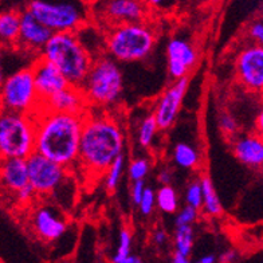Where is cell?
Wrapping results in <instances>:
<instances>
[{
    "mask_svg": "<svg viewBox=\"0 0 263 263\" xmlns=\"http://www.w3.org/2000/svg\"><path fill=\"white\" fill-rule=\"evenodd\" d=\"M41 57L55 66L73 86L82 85L93 58L77 31L52 32L41 51Z\"/></svg>",
    "mask_w": 263,
    "mask_h": 263,
    "instance_id": "obj_3",
    "label": "cell"
},
{
    "mask_svg": "<svg viewBox=\"0 0 263 263\" xmlns=\"http://www.w3.org/2000/svg\"><path fill=\"white\" fill-rule=\"evenodd\" d=\"M157 132H159V126H157V122L155 120L153 113L142 118V121L140 122L139 130H137L139 145L145 149L151 148L153 145V141H155Z\"/></svg>",
    "mask_w": 263,
    "mask_h": 263,
    "instance_id": "obj_24",
    "label": "cell"
},
{
    "mask_svg": "<svg viewBox=\"0 0 263 263\" xmlns=\"http://www.w3.org/2000/svg\"><path fill=\"white\" fill-rule=\"evenodd\" d=\"M197 218H199V210L187 204L177 212L175 226H192L196 222Z\"/></svg>",
    "mask_w": 263,
    "mask_h": 263,
    "instance_id": "obj_31",
    "label": "cell"
},
{
    "mask_svg": "<svg viewBox=\"0 0 263 263\" xmlns=\"http://www.w3.org/2000/svg\"><path fill=\"white\" fill-rule=\"evenodd\" d=\"M172 262L173 263H188L190 262V258L185 255H183V254L177 253V251H175L172 255Z\"/></svg>",
    "mask_w": 263,
    "mask_h": 263,
    "instance_id": "obj_39",
    "label": "cell"
},
{
    "mask_svg": "<svg viewBox=\"0 0 263 263\" xmlns=\"http://www.w3.org/2000/svg\"><path fill=\"white\" fill-rule=\"evenodd\" d=\"M236 258H238V254H236V251H234V250H227L226 253H223L222 255H220L219 260L223 263H231V262H234Z\"/></svg>",
    "mask_w": 263,
    "mask_h": 263,
    "instance_id": "obj_38",
    "label": "cell"
},
{
    "mask_svg": "<svg viewBox=\"0 0 263 263\" xmlns=\"http://www.w3.org/2000/svg\"><path fill=\"white\" fill-rule=\"evenodd\" d=\"M97 15L101 21L111 26L145 21L148 6L144 0H104L98 2Z\"/></svg>",
    "mask_w": 263,
    "mask_h": 263,
    "instance_id": "obj_10",
    "label": "cell"
},
{
    "mask_svg": "<svg viewBox=\"0 0 263 263\" xmlns=\"http://www.w3.org/2000/svg\"><path fill=\"white\" fill-rule=\"evenodd\" d=\"M121 125L106 115H85L77 163L89 176H104L113 160L124 153Z\"/></svg>",
    "mask_w": 263,
    "mask_h": 263,
    "instance_id": "obj_2",
    "label": "cell"
},
{
    "mask_svg": "<svg viewBox=\"0 0 263 263\" xmlns=\"http://www.w3.org/2000/svg\"><path fill=\"white\" fill-rule=\"evenodd\" d=\"M175 251L190 258L194 247V229L192 226H176L175 230Z\"/></svg>",
    "mask_w": 263,
    "mask_h": 263,
    "instance_id": "obj_25",
    "label": "cell"
},
{
    "mask_svg": "<svg viewBox=\"0 0 263 263\" xmlns=\"http://www.w3.org/2000/svg\"><path fill=\"white\" fill-rule=\"evenodd\" d=\"M80 87L87 104L101 107L117 105L124 91V77L117 61L107 55L93 59Z\"/></svg>",
    "mask_w": 263,
    "mask_h": 263,
    "instance_id": "obj_5",
    "label": "cell"
},
{
    "mask_svg": "<svg viewBox=\"0 0 263 263\" xmlns=\"http://www.w3.org/2000/svg\"><path fill=\"white\" fill-rule=\"evenodd\" d=\"M168 73L173 81L187 77L197 62V51L187 39L172 38L166 46Z\"/></svg>",
    "mask_w": 263,
    "mask_h": 263,
    "instance_id": "obj_14",
    "label": "cell"
},
{
    "mask_svg": "<svg viewBox=\"0 0 263 263\" xmlns=\"http://www.w3.org/2000/svg\"><path fill=\"white\" fill-rule=\"evenodd\" d=\"M31 229L42 242L51 243L63 236L67 230V223L57 208L42 204L32 211Z\"/></svg>",
    "mask_w": 263,
    "mask_h": 263,
    "instance_id": "obj_13",
    "label": "cell"
},
{
    "mask_svg": "<svg viewBox=\"0 0 263 263\" xmlns=\"http://www.w3.org/2000/svg\"><path fill=\"white\" fill-rule=\"evenodd\" d=\"M0 100L6 110L32 115L39 107L32 70L22 69L4 78L0 86Z\"/></svg>",
    "mask_w": 263,
    "mask_h": 263,
    "instance_id": "obj_7",
    "label": "cell"
},
{
    "mask_svg": "<svg viewBox=\"0 0 263 263\" xmlns=\"http://www.w3.org/2000/svg\"><path fill=\"white\" fill-rule=\"evenodd\" d=\"M249 36L254 41V43L260 45L263 41V25L262 22H254L249 28Z\"/></svg>",
    "mask_w": 263,
    "mask_h": 263,
    "instance_id": "obj_33",
    "label": "cell"
},
{
    "mask_svg": "<svg viewBox=\"0 0 263 263\" xmlns=\"http://www.w3.org/2000/svg\"><path fill=\"white\" fill-rule=\"evenodd\" d=\"M263 113L260 111L259 116H258V118H256V124H258V126H260V129H262V124H263Z\"/></svg>",
    "mask_w": 263,
    "mask_h": 263,
    "instance_id": "obj_43",
    "label": "cell"
},
{
    "mask_svg": "<svg viewBox=\"0 0 263 263\" xmlns=\"http://www.w3.org/2000/svg\"><path fill=\"white\" fill-rule=\"evenodd\" d=\"M0 176H2L4 187H7L10 191H14L17 194L19 191L30 185L27 160L21 159V157L4 159Z\"/></svg>",
    "mask_w": 263,
    "mask_h": 263,
    "instance_id": "obj_19",
    "label": "cell"
},
{
    "mask_svg": "<svg viewBox=\"0 0 263 263\" xmlns=\"http://www.w3.org/2000/svg\"><path fill=\"white\" fill-rule=\"evenodd\" d=\"M201 191H203V205L201 210L208 216H220L223 212V205L220 203L218 194L214 188L211 179L208 176H203L200 179Z\"/></svg>",
    "mask_w": 263,
    "mask_h": 263,
    "instance_id": "obj_21",
    "label": "cell"
},
{
    "mask_svg": "<svg viewBox=\"0 0 263 263\" xmlns=\"http://www.w3.org/2000/svg\"><path fill=\"white\" fill-rule=\"evenodd\" d=\"M141 258L140 256H136V255H128L126 258H124L122 263H141Z\"/></svg>",
    "mask_w": 263,
    "mask_h": 263,
    "instance_id": "obj_41",
    "label": "cell"
},
{
    "mask_svg": "<svg viewBox=\"0 0 263 263\" xmlns=\"http://www.w3.org/2000/svg\"><path fill=\"white\" fill-rule=\"evenodd\" d=\"M185 203L188 205H192L196 210L200 211L203 205V191H201L200 180L191 181L185 190Z\"/></svg>",
    "mask_w": 263,
    "mask_h": 263,
    "instance_id": "obj_29",
    "label": "cell"
},
{
    "mask_svg": "<svg viewBox=\"0 0 263 263\" xmlns=\"http://www.w3.org/2000/svg\"><path fill=\"white\" fill-rule=\"evenodd\" d=\"M156 207L164 214H176L179 210V196L171 184L161 185L156 192Z\"/></svg>",
    "mask_w": 263,
    "mask_h": 263,
    "instance_id": "obj_23",
    "label": "cell"
},
{
    "mask_svg": "<svg viewBox=\"0 0 263 263\" xmlns=\"http://www.w3.org/2000/svg\"><path fill=\"white\" fill-rule=\"evenodd\" d=\"M197 263H215L216 262V256L214 254H207V255H203L201 258L196 260Z\"/></svg>",
    "mask_w": 263,
    "mask_h": 263,
    "instance_id": "obj_40",
    "label": "cell"
},
{
    "mask_svg": "<svg viewBox=\"0 0 263 263\" xmlns=\"http://www.w3.org/2000/svg\"><path fill=\"white\" fill-rule=\"evenodd\" d=\"M51 35V30L42 25L30 11L25 10L21 12V26H19V38H17L19 45H23L26 49L42 51L43 46L47 43Z\"/></svg>",
    "mask_w": 263,
    "mask_h": 263,
    "instance_id": "obj_17",
    "label": "cell"
},
{
    "mask_svg": "<svg viewBox=\"0 0 263 263\" xmlns=\"http://www.w3.org/2000/svg\"><path fill=\"white\" fill-rule=\"evenodd\" d=\"M157 180H159L160 185H166V184L172 183V173L170 170H161L157 175Z\"/></svg>",
    "mask_w": 263,
    "mask_h": 263,
    "instance_id": "obj_37",
    "label": "cell"
},
{
    "mask_svg": "<svg viewBox=\"0 0 263 263\" xmlns=\"http://www.w3.org/2000/svg\"><path fill=\"white\" fill-rule=\"evenodd\" d=\"M172 159L183 170H195L200 164V153L187 142H179L173 148Z\"/></svg>",
    "mask_w": 263,
    "mask_h": 263,
    "instance_id": "obj_22",
    "label": "cell"
},
{
    "mask_svg": "<svg viewBox=\"0 0 263 263\" xmlns=\"http://www.w3.org/2000/svg\"><path fill=\"white\" fill-rule=\"evenodd\" d=\"M190 86V77H183L175 82L163 93L157 102L153 116L157 122L159 130H170L180 113L184 96Z\"/></svg>",
    "mask_w": 263,
    "mask_h": 263,
    "instance_id": "obj_11",
    "label": "cell"
},
{
    "mask_svg": "<svg viewBox=\"0 0 263 263\" xmlns=\"http://www.w3.org/2000/svg\"><path fill=\"white\" fill-rule=\"evenodd\" d=\"M148 7L156 8V10H170L175 4L177 3V0H144Z\"/></svg>",
    "mask_w": 263,
    "mask_h": 263,
    "instance_id": "obj_35",
    "label": "cell"
},
{
    "mask_svg": "<svg viewBox=\"0 0 263 263\" xmlns=\"http://www.w3.org/2000/svg\"><path fill=\"white\" fill-rule=\"evenodd\" d=\"M219 126L226 135H235L238 130V122L229 113H223L219 117Z\"/></svg>",
    "mask_w": 263,
    "mask_h": 263,
    "instance_id": "obj_32",
    "label": "cell"
},
{
    "mask_svg": "<svg viewBox=\"0 0 263 263\" xmlns=\"http://www.w3.org/2000/svg\"><path fill=\"white\" fill-rule=\"evenodd\" d=\"M232 153L243 165L259 170L263 164V142L258 136H242L232 141Z\"/></svg>",
    "mask_w": 263,
    "mask_h": 263,
    "instance_id": "obj_18",
    "label": "cell"
},
{
    "mask_svg": "<svg viewBox=\"0 0 263 263\" xmlns=\"http://www.w3.org/2000/svg\"><path fill=\"white\" fill-rule=\"evenodd\" d=\"M157 31L145 21L111 26L105 38L109 55L117 62L142 61L153 51Z\"/></svg>",
    "mask_w": 263,
    "mask_h": 263,
    "instance_id": "obj_4",
    "label": "cell"
},
{
    "mask_svg": "<svg viewBox=\"0 0 263 263\" xmlns=\"http://www.w3.org/2000/svg\"><path fill=\"white\" fill-rule=\"evenodd\" d=\"M200 2H203V3H208V2H211V0H200Z\"/></svg>",
    "mask_w": 263,
    "mask_h": 263,
    "instance_id": "obj_45",
    "label": "cell"
},
{
    "mask_svg": "<svg viewBox=\"0 0 263 263\" xmlns=\"http://www.w3.org/2000/svg\"><path fill=\"white\" fill-rule=\"evenodd\" d=\"M239 82L247 90L259 93L263 89V49L258 43L249 46L239 52L236 59Z\"/></svg>",
    "mask_w": 263,
    "mask_h": 263,
    "instance_id": "obj_12",
    "label": "cell"
},
{
    "mask_svg": "<svg viewBox=\"0 0 263 263\" xmlns=\"http://www.w3.org/2000/svg\"><path fill=\"white\" fill-rule=\"evenodd\" d=\"M35 152V120L32 115L3 111L0 115V157L27 159Z\"/></svg>",
    "mask_w": 263,
    "mask_h": 263,
    "instance_id": "obj_6",
    "label": "cell"
},
{
    "mask_svg": "<svg viewBox=\"0 0 263 263\" xmlns=\"http://www.w3.org/2000/svg\"><path fill=\"white\" fill-rule=\"evenodd\" d=\"M151 171V161L145 157H139V159H135L129 164L128 168V175L129 179L132 181L136 180H144L146 177V175Z\"/></svg>",
    "mask_w": 263,
    "mask_h": 263,
    "instance_id": "obj_27",
    "label": "cell"
},
{
    "mask_svg": "<svg viewBox=\"0 0 263 263\" xmlns=\"http://www.w3.org/2000/svg\"><path fill=\"white\" fill-rule=\"evenodd\" d=\"M125 170V156L124 153L113 160V163L109 165V168L105 172V188L109 192H115L118 188V184L121 180Z\"/></svg>",
    "mask_w": 263,
    "mask_h": 263,
    "instance_id": "obj_26",
    "label": "cell"
},
{
    "mask_svg": "<svg viewBox=\"0 0 263 263\" xmlns=\"http://www.w3.org/2000/svg\"><path fill=\"white\" fill-rule=\"evenodd\" d=\"M4 70H3V58H2V52H0V86H2V83L4 81Z\"/></svg>",
    "mask_w": 263,
    "mask_h": 263,
    "instance_id": "obj_42",
    "label": "cell"
},
{
    "mask_svg": "<svg viewBox=\"0 0 263 263\" xmlns=\"http://www.w3.org/2000/svg\"><path fill=\"white\" fill-rule=\"evenodd\" d=\"M144 188H145V181L144 180H136L132 184L130 197L132 201H133L136 205L139 204L140 199H141L142 196V192H144Z\"/></svg>",
    "mask_w": 263,
    "mask_h": 263,
    "instance_id": "obj_34",
    "label": "cell"
},
{
    "mask_svg": "<svg viewBox=\"0 0 263 263\" xmlns=\"http://www.w3.org/2000/svg\"><path fill=\"white\" fill-rule=\"evenodd\" d=\"M168 240V234H166L164 230H156L153 232V243L157 245V246H164Z\"/></svg>",
    "mask_w": 263,
    "mask_h": 263,
    "instance_id": "obj_36",
    "label": "cell"
},
{
    "mask_svg": "<svg viewBox=\"0 0 263 263\" xmlns=\"http://www.w3.org/2000/svg\"><path fill=\"white\" fill-rule=\"evenodd\" d=\"M30 11L42 25L52 32L77 31L83 25V12L71 3H51L46 0H31L28 3Z\"/></svg>",
    "mask_w": 263,
    "mask_h": 263,
    "instance_id": "obj_8",
    "label": "cell"
},
{
    "mask_svg": "<svg viewBox=\"0 0 263 263\" xmlns=\"http://www.w3.org/2000/svg\"><path fill=\"white\" fill-rule=\"evenodd\" d=\"M87 101L81 87L69 85L62 90L57 91L49 97L41 106L50 110L71 113V115H85L87 111Z\"/></svg>",
    "mask_w": 263,
    "mask_h": 263,
    "instance_id": "obj_16",
    "label": "cell"
},
{
    "mask_svg": "<svg viewBox=\"0 0 263 263\" xmlns=\"http://www.w3.org/2000/svg\"><path fill=\"white\" fill-rule=\"evenodd\" d=\"M35 120V152L70 168L78 160L85 115H71L39 106Z\"/></svg>",
    "mask_w": 263,
    "mask_h": 263,
    "instance_id": "obj_1",
    "label": "cell"
},
{
    "mask_svg": "<svg viewBox=\"0 0 263 263\" xmlns=\"http://www.w3.org/2000/svg\"><path fill=\"white\" fill-rule=\"evenodd\" d=\"M139 210L144 216H149L156 208V192L152 188H144L142 196L139 201Z\"/></svg>",
    "mask_w": 263,
    "mask_h": 263,
    "instance_id": "obj_30",
    "label": "cell"
},
{
    "mask_svg": "<svg viewBox=\"0 0 263 263\" xmlns=\"http://www.w3.org/2000/svg\"><path fill=\"white\" fill-rule=\"evenodd\" d=\"M31 70L34 76L35 89L38 93L39 106L42 102H45L47 98L51 97L52 94H55L57 91L62 90L70 85L55 66L42 57L36 59Z\"/></svg>",
    "mask_w": 263,
    "mask_h": 263,
    "instance_id": "obj_15",
    "label": "cell"
},
{
    "mask_svg": "<svg viewBox=\"0 0 263 263\" xmlns=\"http://www.w3.org/2000/svg\"><path fill=\"white\" fill-rule=\"evenodd\" d=\"M89 2H93V3H98V2H104V0H89Z\"/></svg>",
    "mask_w": 263,
    "mask_h": 263,
    "instance_id": "obj_44",
    "label": "cell"
},
{
    "mask_svg": "<svg viewBox=\"0 0 263 263\" xmlns=\"http://www.w3.org/2000/svg\"><path fill=\"white\" fill-rule=\"evenodd\" d=\"M28 181L35 195H51L66 180L67 168L59 165L55 161L32 152L27 157Z\"/></svg>",
    "mask_w": 263,
    "mask_h": 263,
    "instance_id": "obj_9",
    "label": "cell"
},
{
    "mask_svg": "<svg viewBox=\"0 0 263 263\" xmlns=\"http://www.w3.org/2000/svg\"><path fill=\"white\" fill-rule=\"evenodd\" d=\"M21 12L15 10L0 12V43L15 45L19 38Z\"/></svg>",
    "mask_w": 263,
    "mask_h": 263,
    "instance_id": "obj_20",
    "label": "cell"
},
{
    "mask_svg": "<svg viewBox=\"0 0 263 263\" xmlns=\"http://www.w3.org/2000/svg\"><path fill=\"white\" fill-rule=\"evenodd\" d=\"M132 234L129 230L122 229L120 231V242H118L117 253L113 256V262L122 263L124 258L132 254Z\"/></svg>",
    "mask_w": 263,
    "mask_h": 263,
    "instance_id": "obj_28",
    "label": "cell"
}]
</instances>
